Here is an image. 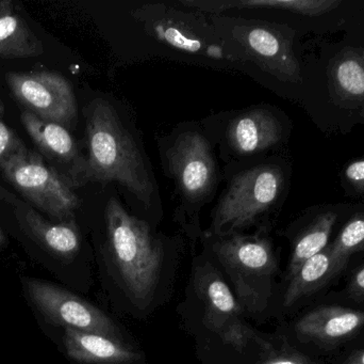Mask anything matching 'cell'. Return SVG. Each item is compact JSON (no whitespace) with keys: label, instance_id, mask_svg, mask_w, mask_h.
I'll return each mask as SVG.
<instances>
[{"label":"cell","instance_id":"6da1fadb","mask_svg":"<svg viewBox=\"0 0 364 364\" xmlns=\"http://www.w3.org/2000/svg\"><path fill=\"white\" fill-rule=\"evenodd\" d=\"M107 266L111 264L124 293L134 305L145 310L154 303L164 279V245L146 222L130 215L111 198L106 212Z\"/></svg>","mask_w":364,"mask_h":364},{"label":"cell","instance_id":"7a4b0ae2","mask_svg":"<svg viewBox=\"0 0 364 364\" xmlns=\"http://www.w3.org/2000/svg\"><path fill=\"white\" fill-rule=\"evenodd\" d=\"M87 152L85 182H110L127 188L145 207L151 204L153 184L142 156L115 109L95 100L85 110Z\"/></svg>","mask_w":364,"mask_h":364},{"label":"cell","instance_id":"3957f363","mask_svg":"<svg viewBox=\"0 0 364 364\" xmlns=\"http://www.w3.org/2000/svg\"><path fill=\"white\" fill-rule=\"evenodd\" d=\"M4 198L12 209L13 231L30 258L63 286L87 290L90 265L76 220L53 222L9 192H4Z\"/></svg>","mask_w":364,"mask_h":364},{"label":"cell","instance_id":"277c9868","mask_svg":"<svg viewBox=\"0 0 364 364\" xmlns=\"http://www.w3.org/2000/svg\"><path fill=\"white\" fill-rule=\"evenodd\" d=\"M212 251L244 312L262 314L271 301L278 271L271 241L265 237L227 235L214 241Z\"/></svg>","mask_w":364,"mask_h":364},{"label":"cell","instance_id":"5b68a950","mask_svg":"<svg viewBox=\"0 0 364 364\" xmlns=\"http://www.w3.org/2000/svg\"><path fill=\"white\" fill-rule=\"evenodd\" d=\"M21 293L38 325L62 327L125 342L110 316L63 284L21 276Z\"/></svg>","mask_w":364,"mask_h":364},{"label":"cell","instance_id":"8992f818","mask_svg":"<svg viewBox=\"0 0 364 364\" xmlns=\"http://www.w3.org/2000/svg\"><path fill=\"white\" fill-rule=\"evenodd\" d=\"M0 171L40 213L46 214L53 222L75 220L80 200L73 192L74 187L45 162L42 154L27 149L23 141L2 162Z\"/></svg>","mask_w":364,"mask_h":364},{"label":"cell","instance_id":"52a82bcc","mask_svg":"<svg viewBox=\"0 0 364 364\" xmlns=\"http://www.w3.org/2000/svg\"><path fill=\"white\" fill-rule=\"evenodd\" d=\"M194 290L208 329L226 345L242 353L252 342L263 350L269 342L259 337L245 322L244 310L235 298L222 273L211 263L197 265L194 271Z\"/></svg>","mask_w":364,"mask_h":364},{"label":"cell","instance_id":"ba28073f","mask_svg":"<svg viewBox=\"0 0 364 364\" xmlns=\"http://www.w3.org/2000/svg\"><path fill=\"white\" fill-rule=\"evenodd\" d=\"M282 183L284 175L275 166L256 167L239 173L214 212V234L227 236L254 224L277 200Z\"/></svg>","mask_w":364,"mask_h":364},{"label":"cell","instance_id":"9c48e42d","mask_svg":"<svg viewBox=\"0 0 364 364\" xmlns=\"http://www.w3.org/2000/svg\"><path fill=\"white\" fill-rule=\"evenodd\" d=\"M13 95L26 110L45 121L70 128L77 121V103L70 83L57 73H8Z\"/></svg>","mask_w":364,"mask_h":364},{"label":"cell","instance_id":"30bf717a","mask_svg":"<svg viewBox=\"0 0 364 364\" xmlns=\"http://www.w3.org/2000/svg\"><path fill=\"white\" fill-rule=\"evenodd\" d=\"M58 350L75 364H141L144 356L139 350L104 336L62 327L38 325Z\"/></svg>","mask_w":364,"mask_h":364},{"label":"cell","instance_id":"8fae6325","mask_svg":"<svg viewBox=\"0 0 364 364\" xmlns=\"http://www.w3.org/2000/svg\"><path fill=\"white\" fill-rule=\"evenodd\" d=\"M235 40L241 43L250 59L265 72L287 83H301V66L292 43L272 26H237Z\"/></svg>","mask_w":364,"mask_h":364},{"label":"cell","instance_id":"7c38bea8","mask_svg":"<svg viewBox=\"0 0 364 364\" xmlns=\"http://www.w3.org/2000/svg\"><path fill=\"white\" fill-rule=\"evenodd\" d=\"M23 128L29 134L42 156L73 187L85 184L87 160L80 155L72 135L68 128L55 122L40 119L30 111L21 115Z\"/></svg>","mask_w":364,"mask_h":364},{"label":"cell","instance_id":"4fadbf2b","mask_svg":"<svg viewBox=\"0 0 364 364\" xmlns=\"http://www.w3.org/2000/svg\"><path fill=\"white\" fill-rule=\"evenodd\" d=\"M168 162L186 198L197 200L208 194L215 177V162L203 136L197 132L179 136L168 151Z\"/></svg>","mask_w":364,"mask_h":364},{"label":"cell","instance_id":"5bb4252c","mask_svg":"<svg viewBox=\"0 0 364 364\" xmlns=\"http://www.w3.org/2000/svg\"><path fill=\"white\" fill-rule=\"evenodd\" d=\"M364 327V311L348 308H316L299 318L295 331L305 341L333 345L352 339Z\"/></svg>","mask_w":364,"mask_h":364},{"label":"cell","instance_id":"9a60e30c","mask_svg":"<svg viewBox=\"0 0 364 364\" xmlns=\"http://www.w3.org/2000/svg\"><path fill=\"white\" fill-rule=\"evenodd\" d=\"M282 138V126L269 111L255 109L235 118L228 128L231 147L250 155L273 147Z\"/></svg>","mask_w":364,"mask_h":364},{"label":"cell","instance_id":"2e32d148","mask_svg":"<svg viewBox=\"0 0 364 364\" xmlns=\"http://www.w3.org/2000/svg\"><path fill=\"white\" fill-rule=\"evenodd\" d=\"M329 83L336 100L364 117V49L348 48L333 59Z\"/></svg>","mask_w":364,"mask_h":364},{"label":"cell","instance_id":"e0dca14e","mask_svg":"<svg viewBox=\"0 0 364 364\" xmlns=\"http://www.w3.org/2000/svg\"><path fill=\"white\" fill-rule=\"evenodd\" d=\"M346 265V263L333 256L331 245L327 246L320 254L306 261L295 275L289 279L290 284L284 294V306L292 307L301 299L318 292Z\"/></svg>","mask_w":364,"mask_h":364},{"label":"cell","instance_id":"ac0fdd59","mask_svg":"<svg viewBox=\"0 0 364 364\" xmlns=\"http://www.w3.org/2000/svg\"><path fill=\"white\" fill-rule=\"evenodd\" d=\"M43 51V43L30 29L25 19L16 12L14 2L0 0V57H36Z\"/></svg>","mask_w":364,"mask_h":364},{"label":"cell","instance_id":"d6986e66","mask_svg":"<svg viewBox=\"0 0 364 364\" xmlns=\"http://www.w3.org/2000/svg\"><path fill=\"white\" fill-rule=\"evenodd\" d=\"M147 29L158 40L188 53H201L213 57H223L222 48L211 46L203 34H199L194 26L186 17L168 16L161 19H151L145 21Z\"/></svg>","mask_w":364,"mask_h":364},{"label":"cell","instance_id":"ffe728a7","mask_svg":"<svg viewBox=\"0 0 364 364\" xmlns=\"http://www.w3.org/2000/svg\"><path fill=\"white\" fill-rule=\"evenodd\" d=\"M336 222L337 215L335 213L322 214L295 241L289 263V279L295 275L306 261L320 254L328 246L329 236Z\"/></svg>","mask_w":364,"mask_h":364},{"label":"cell","instance_id":"44dd1931","mask_svg":"<svg viewBox=\"0 0 364 364\" xmlns=\"http://www.w3.org/2000/svg\"><path fill=\"white\" fill-rule=\"evenodd\" d=\"M341 4L339 0H239V1L209 2L210 12H222L231 9L274 8L290 11L307 16H320L335 10Z\"/></svg>","mask_w":364,"mask_h":364},{"label":"cell","instance_id":"7402d4cb","mask_svg":"<svg viewBox=\"0 0 364 364\" xmlns=\"http://www.w3.org/2000/svg\"><path fill=\"white\" fill-rule=\"evenodd\" d=\"M331 248L333 256L344 263L353 254L364 251V214L355 216L344 226Z\"/></svg>","mask_w":364,"mask_h":364},{"label":"cell","instance_id":"603a6c76","mask_svg":"<svg viewBox=\"0 0 364 364\" xmlns=\"http://www.w3.org/2000/svg\"><path fill=\"white\" fill-rule=\"evenodd\" d=\"M264 352L267 355L256 364H312L305 356L290 348L274 350L269 344Z\"/></svg>","mask_w":364,"mask_h":364},{"label":"cell","instance_id":"cb8c5ba5","mask_svg":"<svg viewBox=\"0 0 364 364\" xmlns=\"http://www.w3.org/2000/svg\"><path fill=\"white\" fill-rule=\"evenodd\" d=\"M21 141V139L1 121L0 118V167Z\"/></svg>","mask_w":364,"mask_h":364},{"label":"cell","instance_id":"d4e9b609","mask_svg":"<svg viewBox=\"0 0 364 364\" xmlns=\"http://www.w3.org/2000/svg\"><path fill=\"white\" fill-rule=\"evenodd\" d=\"M348 183L359 192H364V160H356L346 169Z\"/></svg>","mask_w":364,"mask_h":364},{"label":"cell","instance_id":"484cf974","mask_svg":"<svg viewBox=\"0 0 364 364\" xmlns=\"http://www.w3.org/2000/svg\"><path fill=\"white\" fill-rule=\"evenodd\" d=\"M348 296L354 301H364V265L353 276L348 286Z\"/></svg>","mask_w":364,"mask_h":364},{"label":"cell","instance_id":"4316f807","mask_svg":"<svg viewBox=\"0 0 364 364\" xmlns=\"http://www.w3.org/2000/svg\"><path fill=\"white\" fill-rule=\"evenodd\" d=\"M344 364H364V350L353 354Z\"/></svg>","mask_w":364,"mask_h":364},{"label":"cell","instance_id":"83f0119b","mask_svg":"<svg viewBox=\"0 0 364 364\" xmlns=\"http://www.w3.org/2000/svg\"><path fill=\"white\" fill-rule=\"evenodd\" d=\"M6 246H8V239H6V234H4V229L0 226V251L4 250Z\"/></svg>","mask_w":364,"mask_h":364},{"label":"cell","instance_id":"f1b7e54d","mask_svg":"<svg viewBox=\"0 0 364 364\" xmlns=\"http://www.w3.org/2000/svg\"><path fill=\"white\" fill-rule=\"evenodd\" d=\"M1 113H2L1 105H0V118H1Z\"/></svg>","mask_w":364,"mask_h":364}]
</instances>
